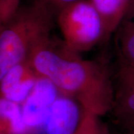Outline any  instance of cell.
<instances>
[{
	"label": "cell",
	"mask_w": 134,
	"mask_h": 134,
	"mask_svg": "<svg viewBox=\"0 0 134 134\" xmlns=\"http://www.w3.org/2000/svg\"><path fill=\"white\" fill-rule=\"evenodd\" d=\"M71 53L53 48L48 41L36 48L26 61L39 77L48 78L65 96L76 98L87 112H104L113 100L108 75L98 64Z\"/></svg>",
	"instance_id": "cell-1"
},
{
	"label": "cell",
	"mask_w": 134,
	"mask_h": 134,
	"mask_svg": "<svg viewBox=\"0 0 134 134\" xmlns=\"http://www.w3.org/2000/svg\"><path fill=\"white\" fill-rule=\"evenodd\" d=\"M52 25V10L43 1L20 7L0 31V83L14 67L49 41Z\"/></svg>",
	"instance_id": "cell-2"
},
{
	"label": "cell",
	"mask_w": 134,
	"mask_h": 134,
	"mask_svg": "<svg viewBox=\"0 0 134 134\" xmlns=\"http://www.w3.org/2000/svg\"><path fill=\"white\" fill-rule=\"evenodd\" d=\"M58 23L67 49L85 52L105 36L98 13L90 0H80L58 11Z\"/></svg>",
	"instance_id": "cell-3"
},
{
	"label": "cell",
	"mask_w": 134,
	"mask_h": 134,
	"mask_svg": "<svg viewBox=\"0 0 134 134\" xmlns=\"http://www.w3.org/2000/svg\"><path fill=\"white\" fill-rule=\"evenodd\" d=\"M58 92L52 81L46 77H39L22 109L28 127L43 126L51 106L58 98Z\"/></svg>",
	"instance_id": "cell-4"
},
{
	"label": "cell",
	"mask_w": 134,
	"mask_h": 134,
	"mask_svg": "<svg viewBox=\"0 0 134 134\" xmlns=\"http://www.w3.org/2000/svg\"><path fill=\"white\" fill-rule=\"evenodd\" d=\"M81 111L70 97H58L43 123L45 134H76L81 126Z\"/></svg>",
	"instance_id": "cell-5"
},
{
	"label": "cell",
	"mask_w": 134,
	"mask_h": 134,
	"mask_svg": "<svg viewBox=\"0 0 134 134\" xmlns=\"http://www.w3.org/2000/svg\"><path fill=\"white\" fill-rule=\"evenodd\" d=\"M38 77L27 61L16 66L0 83L2 98L16 103L24 102L31 94Z\"/></svg>",
	"instance_id": "cell-6"
},
{
	"label": "cell",
	"mask_w": 134,
	"mask_h": 134,
	"mask_svg": "<svg viewBox=\"0 0 134 134\" xmlns=\"http://www.w3.org/2000/svg\"><path fill=\"white\" fill-rule=\"evenodd\" d=\"M100 16L105 36L118 29L133 0H90Z\"/></svg>",
	"instance_id": "cell-7"
},
{
	"label": "cell",
	"mask_w": 134,
	"mask_h": 134,
	"mask_svg": "<svg viewBox=\"0 0 134 134\" xmlns=\"http://www.w3.org/2000/svg\"><path fill=\"white\" fill-rule=\"evenodd\" d=\"M118 29L119 46L121 55L127 63H134V0Z\"/></svg>",
	"instance_id": "cell-8"
},
{
	"label": "cell",
	"mask_w": 134,
	"mask_h": 134,
	"mask_svg": "<svg viewBox=\"0 0 134 134\" xmlns=\"http://www.w3.org/2000/svg\"><path fill=\"white\" fill-rule=\"evenodd\" d=\"M0 118L8 121L13 133L23 134L28 127L18 103L4 98H0Z\"/></svg>",
	"instance_id": "cell-9"
},
{
	"label": "cell",
	"mask_w": 134,
	"mask_h": 134,
	"mask_svg": "<svg viewBox=\"0 0 134 134\" xmlns=\"http://www.w3.org/2000/svg\"><path fill=\"white\" fill-rule=\"evenodd\" d=\"M22 0H0V30L14 16Z\"/></svg>",
	"instance_id": "cell-10"
},
{
	"label": "cell",
	"mask_w": 134,
	"mask_h": 134,
	"mask_svg": "<svg viewBox=\"0 0 134 134\" xmlns=\"http://www.w3.org/2000/svg\"><path fill=\"white\" fill-rule=\"evenodd\" d=\"M120 85H134V63H125L119 75Z\"/></svg>",
	"instance_id": "cell-11"
},
{
	"label": "cell",
	"mask_w": 134,
	"mask_h": 134,
	"mask_svg": "<svg viewBox=\"0 0 134 134\" xmlns=\"http://www.w3.org/2000/svg\"><path fill=\"white\" fill-rule=\"evenodd\" d=\"M41 1L44 2L48 7H50L52 10L55 8L59 11L66 5L78 2L80 0H41Z\"/></svg>",
	"instance_id": "cell-12"
},
{
	"label": "cell",
	"mask_w": 134,
	"mask_h": 134,
	"mask_svg": "<svg viewBox=\"0 0 134 134\" xmlns=\"http://www.w3.org/2000/svg\"><path fill=\"white\" fill-rule=\"evenodd\" d=\"M91 113H87V117L85 121H82L81 126L79 127L80 131L81 132L82 134H91L92 128V124H93V120L92 119ZM94 134V133H93ZM98 134V133H95Z\"/></svg>",
	"instance_id": "cell-13"
},
{
	"label": "cell",
	"mask_w": 134,
	"mask_h": 134,
	"mask_svg": "<svg viewBox=\"0 0 134 134\" xmlns=\"http://www.w3.org/2000/svg\"><path fill=\"white\" fill-rule=\"evenodd\" d=\"M76 134H78V133H77H77H76Z\"/></svg>",
	"instance_id": "cell-14"
},
{
	"label": "cell",
	"mask_w": 134,
	"mask_h": 134,
	"mask_svg": "<svg viewBox=\"0 0 134 134\" xmlns=\"http://www.w3.org/2000/svg\"><path fill=\"white\" fill-rule=\"evenodd\" d=\"M0 31H1V30H0Z\"/></svg>",
	"instance_id": "cell-15"
}]
</instances>
